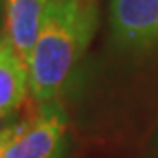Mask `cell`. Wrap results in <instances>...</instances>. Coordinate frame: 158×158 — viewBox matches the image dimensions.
<instances>
[{
  "label": "cell",
  "mask_w": 158,
  "mask_h": 158,
  "mask_svg": "<svg viewBox=\"0 0 158 158\" xmlns=\"http://www.w3.org/2000/svg\"><path fill=\"white\" fill-rule=\"evenodd\" d=\"M23 121H25V119H23ZM19 127H21V125H19ZM19 127H18L16 130H12V132H9V134H6V135H4V137H0V158L4 156V151H6L7 144L11 142V139H12V137L16 135V132H18V130H19Z\"/></svg>",
  "instance_id": "7"
},
{
  "label": "cell",
  "mask_w": 158,
  "mask_h": 158,
  "mask_svg": "<svg viewBox=\"0 0 158 158\" xmlns=\"http://www.w3.org/2000/svg\"><path fill=\"white\" fill-rule=\"evenodd\" d=\"M98 28V0H49L28 58L30 95L39 104L65 93Z\"/></svg>",
  "instance_id": "1"
},
{
  "label": "cell",
  "mask_w": 158,
  "mask_h": 158,
  "mask_svg": "<svg viewBox=\"0 0 158 158\" xmlns=\"http://www.w3.org/2000/svg\"><path fill=\"white\" fill-rule=\"evenodd\" d=\"M2 35H4V34H2ZM2 35H0V37H2Z\"/></svg>",
  "instance_id": "9"
},
{
  "label": "cell",
  "mask_w": 158,
  "mask_h": 158,
  "mask_svg": "<svg viewBox=\"0 0 158 158\" xmlns=\"http://www.w3.org/2000/svg\"><path fill=\"white\" fill-rule=\"evenodd\" d=\"M6 32V6L4 0H0V35Z\"/></svg>",
  "instance_id": "8"
},
{
  "label": "cell",
  "mask_w": 158,
  "mask_h": 158,
  "mask_svg": "<svg viewBox=\"0 0 158 158\" xmlns=\"http://www.w3.org/2000/svg\"><path fill=\"white\" fill-rule=\"evenodd\" d=\"M28 93V63L18 55L11 40L4 34L0 37V113L21 109Z\"/></svg>",
  "instance_id": "5"
},
{
  "label": "cell",
  "mask_w": 158,
  "mask_h": 158,
  "mask_svg": "<svg viewBox=\"0 0 158 158\" xmlns=\"http://www.w3.org/2000/svg\"><path fill=\"white\" fill-rule=\"evenodd\" d=\"M49 0H4L6 32L12 48L28 63Z\"/></svg>",
  "instance_id": "4"
},
{
  "label": "cell",
  "mask_w": 158,
  "mask_h": 158,
  "mask_svg": "<svg viewBox=\"0 0 158 158\" xmlns=\"http://www.w3.org/2000/svg\"><path fill=\"white\" fill-rule=\"evenodd\" d=\"M109 23L121 49L144 51L158 46V0H111Z\"/></svg>",
  "instance_id": "3"
},
{
  "label": "cell",
  "mask_w": 158,
  "mask_h": 158,
  "mask_svg": "<svg viewBox=\"0 0 158 158\" xmlns=\"http://www.w3.org/2000/svg\"><path fill=\"white\" fill-rule=\"evenodd\" d=\"M21 123H23V118L19 109L12 111V113H0V137H4L12 130H16Z\"/></svg>",
  "instance_id": "6"
},
{
  "label": "cell",
  "mask_w": 158,
  "mask_h": 158,
  "mask_svg": "<svg viewBox=\"0 0 158 158\" xmlns=\"http://www.w3.org/2000/svg\"><path fill=\"white\" fill-rule=\"evenodd\" d=\"M69 116L60 102L40 104L34 118L23 121L2 158H67Z\"/></svg>",
  "instance_id": "2"
}]
</instances>
